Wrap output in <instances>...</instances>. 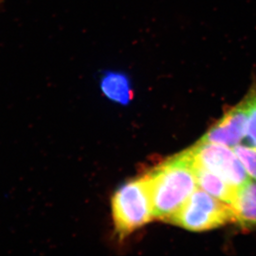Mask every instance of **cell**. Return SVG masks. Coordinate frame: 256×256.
I'll use <instances>...</instances> for the list:
<instances>
[{"mask_svg": "<svg viewBox=\"0 0 256 256\" xmlns=\"http://www.w3.org/2000/svg\"><path fill=\"white\" fill-rule=\"evenodd\" d=\"M194 162L216 174L234 188H240L249 180L243 165L233 148L212 142H200L189 148Z\"/></svg>", "mask_w": 256, "mask_h": 256, "instance_id": "obj_4", "label": "cell"}, {"mask_svg": "<svg viewBox=\"0 0 256 256\" xmlns=\"http://www.w3.org/2000/svg\"><path fill=\"white\" fill-rule=\"evenodd\" d=\"M112 210L114 230L120 239L154 218L145 176L126 182L114 192Z\"/></svg>", "mask_w": 256, "mask_h": 256, "instance_id": "obj_2", "label": "cell"}, {"mask_svg": "<svg viewBox=\"0 0 256 256\" xmlns=\"http://www.w3.org/2000/svg\"><path fill=\"white\" fill-rule=\"evenodd\" d=\"M230 206L234 222L246 229L256 228V180L249 179L238 188Z\"/></svg>", "mask_w": 256, "mask_h": 256, "instance_id": "obj_6", "label": "cell"}, {"mask_svg": "<svg viewBox=\"0 0 256 256\" xmlns=\"http://www.w3.org/2000/svg\"><path fill=\"white\" fill-rule=\"evenodd\" d=\"M154 218L170 222L198 188L188 150L170 158L144 175Z\"/></svg>", "mask_w": 256, "mask_h": 256, "instance_id": "obj_1", "label": "cell"}, {"mask_svg": "<svg viewBox=\"0 0 256 256\" xmlns=\"http://www.w3.org/2000/svg\"><path fill=\"white\" fill-rule=\"evenodd\" d=\"M247 112V142L250 146L256 148V82L249 94L244 99Z\"/></svg>", "mask_w": 256, "mask_h": 256, "instance_id": "obj_9", "label": "cell"}, {"mask_svg": "<svg viewBox=\"0 0 256 256\" xmlns=\"http://www.w3.org/2000/svg\"><path fill=\"white\" fill-rule=\"evenodd\" d=\"M2 2V0H0V2Z\"/></svg>", "mask_w": 256, "mask_h": 256, "instance_id": "obj_11", "label": "cell"}, {"mask_svg": "<svg viewBox=\"0 0 256 256\" xmlns=\"http://www.w3.org/2000/svg\"><path fill=\"white\" fill-rule=\"evenodd\" d=\"M100 86L107 98L120 104L128 103L133 96L130 79L121 72H104L100 76Z\"/></svg>", "mask_w": 256, "mask_h": 256, "instance_id": "obj_8", "label": "cell"}, {"mask_svg": "<svg viewBox=\"0 0 256 256\" xmlns=\"http://www.w3.org/2000/svg\"><path fill=\"white\" fill-rule=\"evenodd\" d=\"M247 174L256 180V148L250 145L238 144L233 148Z\"/></svg>", "mask_w": 256, "mask_h": 256, "instance_id": "obj_10", "label": "cell"}, {"mask_svg": "<svg viewBox=\"0 0 256 256\" xmlns=\"http://www.w3.org/2000/svg\"><path fill=\"white\" fill-rule=\"evenodd\" d=\"M246 108L243 100L223 116L199 141L234 148L246 138Z\"/></svg>", "mask_w": 256, "mask_h": 256, "instance_id": "obj_5", "label": "cell"}, {"mask_svg": "<svg viewBox=\"0 0 256 256\" xmlns=\"http://www.w3.org/2000/svg\"><path fill=\"white\" fill-rule=\"evenodd\" d=\"M234 222L232 208L226 203L196 188L170 223L192 232H204Z\"/></svg>", "mask_w": 256, "mask_h": 256, "instance_id": "obj_3", "label": "cell"}, {"mask_svg": "<svg viewBox=\"0 0 256 256\" xmlns=\"http://www.w3.org/2000/svg\"><path fill=\"white\" fill-rule=\"evenodd\" d=\"M194 168L196 182L200 188L228 205L232 204L236 194V188L230 185L216 174H213L194 161Z\"/></svg>", "mask_w": 256, "mask_h": 256, "instance_id": "obj_7", "label": "cell"}]
</instances>
